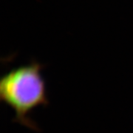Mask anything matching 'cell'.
Listing matches in <instances>:
<instances>
[{
    "mask_svg": "<svg viewBox=\"0 0 133 133\" xmlns=\"http://www.w3.org/2000/svg\"><path fill=\"white\" fill-rule=\"evenodd\" d=\"M42 68V64L33 61L10 70L0 80V101L14 109V121L36 131L38 128L28 114L39 106L49 104Z\"/></svg>",
    "mask_w": 133,
    "mask_h": 133,
    "instance_id": "1",
    "label": "cell"
}]
</instances>
